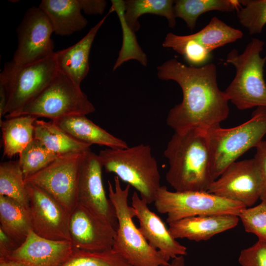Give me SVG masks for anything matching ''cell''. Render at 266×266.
<instances>
[{
    "label": "cell",
    "mask_w": 266,
    "mask_h": 266,
    "mask_svg": "<svg viewBox=\"0 0 266 266\" xmlns=\"http://www.w3.org/2000/svg\"><path fill=\"white\" fill-rule=\"evenodd\" d=\"M157 69L160 79L176 82L182 91V101L169 110L166 119L174 133L208 131L228 118L229 100L218 86L215 64L187 66L173 58Z\"/></svg>",
    "instance_id": "obj_1"
},
{
    "label": "cell",
    "mask_w": 266,
    "mask_h": 266,
    "mask_svg": "<svg viewBox=\"0 0 266 266\" xmlns=\"http://www.w3.org/2000/svg\"><path fill=\"white\" fill-rule=\"evenodd\" d=\"M169 168L166 178L177 192H208L214 181L207 131L174 133L164 151Z\"/></svg>",
    "instance_id": "obj_2"
},
{
    "label": "cell",
    "mask_w": 266,
    "mask_h": 266,
    "mask_svg": "<svg viewBox=\"0 0 266 266\" xmlns=\"http://www.w3.org/2000/svg\"><path fill=\"white\" fill-rule=\"evenodd\" d=\"M105 171L135 188L149 204L161 187L158 163L150 146L139 144L123 149L106 148L98 154Z\"/></svg>",
    "instance_id": "obj_3"
},
{
    "label": "cell",
    "mask_w": 266,
    "mask_h": 266,
    "mask_svg": "<svg viewBox=\"0 0 266 266\" xmlns=\"http://www.w3.org/2000/svg\"><path fill=\"white\" fill-rule=\"evenodd\" d=\"M120 179L114 177V185L108 181L109 199L115 210L118 227L112 249L132 266H161L168 263L152 247L133 222L136 214L128 203L131 186L122 188Z\"/></svg>",
    "instance_id": "obj_4"
},
{
    "label": "cell",
    "mask_w": 266,
    "mask_h": 266,
    "mask_svg": "<svg viewBox=\"0 0 266 266\" xmlns=\"http://www.w3.org/2000/svg\"><path fill=\"white\" fill-rule=\"evenodd\" d=\"M265 43L253 38L239 54L234 49L227 56L226 62L235 68V75L224 91L229 101L241 110L266 106V84L264 67L266 55L261 53Z\"/></svg>",
    "instance_id": "obj_5"
},
{
    "label": "cell",
    "mask_w": 266,
    "mask_h": 266,
    "mask_svg": "<svg viewBox=\"0 0 266 266\" xmlns=\"http://www.w3.org/2000/svg\"><path fill=\"white\" fill-rule=\"evenodd\" d=\"M214 180L266 135V106H260L245 122L231 128L220 126L207 131Z\"/></svg>",
    "instance_id": "obj_6"
},
{
    "label": "cell",
    "mask_w": 266,
    "mask_h": 266,
    "mask_svg": "<svg viewBox=\"0 0 266 266\" xmlns=\"http://www.w3.org/2000/svg\"><path fill=\"white\" fill-rule=\"evenodd\" d=\"M58 72L55 54L25 65L12 60L5 63L0 84L5 89L7 102L4 116H16L50 83Z\"/></svg>",
    "instance_id": "obj_7"
},
{
    "label": "cell",
    "mask_w": 266,
    "mask_h": 266,
    "mask_svg": "<svg viewBox=\"0 0 266 266\" xmlns=\"http://www.w3.org/2000/svg\"><path fill=\"white\" fill-rule=\"evenodd\" d=\"M95 111L94 105L80 85L58 71L50 83L16 116L31 115L55 121L72 115L86 116Z\"/></svg>",
    "instance_id": "obj_8"
},
{
    "label": "cell",
    "mask_w": 266,
    "mask_h": 266,
    "mask_svg": "<svg viewBox=\"0 0 266 266\" xmlns=\"http://www.w3.org/2000/svg\"><path fill=\"white\" fill-rule=\"evenodd\" d=\"M158 212L167 215L168 224L199 215L233 214L239 216L246 207L208 192H172L161 186L154 201Z\"/></svg>",
    "instance_id": "obj_9"
},
{
    "label": "cell",
    "mask_w": 266,
    "mask_h": 266,
    "mask_svg": "<svg viewBox=\"0 0 266 266\" xmlns=\"http://www.w3.org/2000/svg\"><path fill=\"white\" fill-rule=\"evenodd\" d=\"M85 152L60 156L45 168L26 178V183L34 185L46 192L70 213L78 203L79 168Z\"/></svg>",
    "instance_id": "obj_10"
},
{
    "label": "cell",
    "mask_w": 266,
    "mask_h": 266,
    "mask_svg": "<svg viewBox=\"0 0 266 266\" xmlns=\"http://www.w3.org/2000/svg\"><path fill=\"white\" fill-rule=\"evenodd\" d=\"M18 44L12 61L17 65L36 62L53 56L54 33L51 23L44 12L33 6L25 12L16 29Z\"/></svg>",
    "instance_id": "obj_11"
},
{
    "label": "cell",
    "mask_w": 266,
    "mask_h": 266,
    "mask_svg": "<svg viewBox=\"0 0 266 266\" xmlns=\"http://www.w3.org/2000/svg\"><path fill=\"white\" fill-rule=\"evenodd\" d=\"M32 230L54 240H69L70 213L52 196L39 187L26 183Z\"/></svg>",
    "instance_id": "obj_12"
},
{
    "label": "cell",
    "mask_w": 266,
    "mask_h": 266,
    "mask_svg": "<svg viewBox=\"0 0 266 266\" xmlns=\"http://www.w3.org/2000/svg\"><path fill=\"white\" fill-rule=\"evenodd\" d=\"M208 192L240 202L246 207L252 206L261 193V179L254 159L231 164L212 182Z\"/></svg>",
    "instance_id": "obj_13"
},
{
    "label": "cell",
    "mask_w": 266,
    "mask_h": 266,
    "mask_svg": "<svg viewBox=\"0 0 266 266\" xmlns=\"http://www.w3.org/2000/svg\"><path fill=\"white\" fill-rule=\"evenodd\" d=\"M102 168L98 155L91 150L84 153L79 168L78 203L117 229L118 221L115 210L110 200L107 198L103 185Z\"/></svg>",
    "instance_id": "obj_14"
},
{
    "label": "cell",
    "mask_w": 266,
    "mask_h": 266,
    "mask_svg": "<svg viewBox=\"0 0 266 266\" xmlns=\"http://www.w3.org/2000/svg\"><path fill=\"white\" fill-rule=\"evenodd\" d=\"M69 232L74 249L102 251L112 249L116 229L78 203L70 214Z\"/></svg>",
    "instance_id": "obj_15"
},
{
    "label": "cell",
    "mask_w": 266,
    "mask_h": 266,
    "mask_svg": "<svg viewBox=\"0 0 266 266\" xmlns=\"http://www.w3.org/2000/svg\"><path fill=\"white\" fill-rule=\"evenodd\" d=\"M131 199L139 230L149 245L167 263L177 256H186L187 247L172 236L161 218L149 209L146 201L136 192H133Z\"/></svg>",
    "instance_id": "obj_16"
},
{
    "label": "cell",
    "mask_w": 266,
    "mask_h": 266,
    "mask_svg": "<svg viewBox=\"0 0 266 266\" xmlns=\"http://www.w3.org/2000/svg\"><path fill=\"white\" fill-rule=\"evenodd\" d=\"M69 240H54L41 237L33 230L6 259L29 266H62L73 251Z\"/></svg>",
    "instance_id": "obj_17"
},
{
    "label": "cell",
    "mask_w": 266,
    "mask_h": 266,
    "mask_svg": "<svg viewBox=\"0 0 266 266\" xmlns=\"http://www.w3.org/2000/svg\"><path fill=\"white\" fill-rule=\"evenodd\" d=\"M239 217L233 214L199 215L168 224V230L176 239L186 238L195 241H206L214 235L233 229Z\"/></svg>",
    "instance_id": "obj_18"
},
{
    "label": "cell",
    "mask_w": 266,
    "mask_h": 266,
    "mask_svg": "<svg viewBox=\"0 0 266 266\" xmlns=\"http://www.w3.org/2000/svg\"><path fill=\"white\" fill-rule=\"evenodd\" d=\"M110 10L79 41L55 52L58 70L75 83L80 85L89 71V55L95 36Z\"/></svg>",
    "instance_id": "obj_19"
},
{
    "label": "cell",
    "mask_w": 266,
    "mask_h": 266,
    "mask_svg": "<svg viewBox=\"0 0 266 266\" xmlns=\"http://www.w3.org/2000/svg\"><path fill=\"white\" fill-rule=\"evenodd\" d=\"M52 121L76 140L90 145L97 144L112 149L129 147L125 141L98 126L86 115H72Z\"/></svg>",
    "instance_id": "obj_20"
},
{
    "label": "cell",
    "mask_w": 266,
    "mask_h": 266,
    "mask_svg": "<svg viewBox=\"0 0 266 266\" xmlns=\"http://www.w3.org/2000/svg\"><path fill=\"white\" fill-rule=\"evenodd\" d=\"M38 6L47 16L57 35H71L82 30L88 23L78 0H42Z\"/></svg>",
    "instance_id": "obj_21"
},
{
    "label": "cell",
    "mask_w": 266,
    "mask_h": 266,
    "mask_svg": "<svg viewBox=\"0 0 266 266\" xmlns=\"http://www.w3.org/2000/svg\"><path fill=\"white\" fill-rule=\"evenodd\" d=\"M36 119L31 115H20L6 118L0 123L3 156L11 158L19 155L32 141Z\"/></svg>",
    "instance_id": "obj_22"
},
{
    "label": "cell",
    "mask_w": 266,
    "mask_h": 266,
    "mask_svg": "<svg viewBox=\"0 0 266 266\" xmlns=\"http://www.w3.org/2000/svg\"><path fill=\"white\" fill-rule=\"evenodd\" d=\"M34 127V138L59 156L90 150L91 145L76 140L52 121L36 119Z\"/></svg>",
    "instance_id": "obj_23"
},
{
    "label": "cell",
    "mask_w": 266,
    "mask_h": 266,
    "mask_svg": "<svg viewBox=\"0 0 266 266\" xmlns=\"http://www.w3.org/2000/svg\"><path fill=\"white\" fill-rule=\"evenodd\" d=\"M0 228L19 245L32 230L29 208L3 196H0Z\"/></svg>",
    "instance_id": "obj_24"
},
{
    "label": "cell",
    "mask_w": 266,
    "mask_h": 266,
    "mask_svg": "<svg viewBox=\"0 0 266 266\" xmlns=\"http://www.w3.org/2000/svg\"><path fill=\"white\" fill-rule=\"evenodd\" d=\"M241 6L239 0H177L174 1L173 8L176 18L182 19L193 30L203 13L212 10L231 12Z\"/></svg>",
    "instance_id": "obj_25"
},
{
    "label": "cell",
    "mask_w": 266,
    "mask_h": 266,
    "mask_svg": "<svg viewBox=\"0 0 266 266\" xmlns=\"http://www.w3.org/2000/svg\"><path fill=\"white\" fill-rule=\"evenodd\" d=\"M174 1L172 0H128L125 1V18L134 32L140 28L138 18L143 14L150 13L165 17L169 27L176 25L174 12Z\"/></svg>",
    "instance_id": "obj_26"
},
{
    "label": "cell",
    "mask_w": 266,
    "mask_h": 266,
    "mask_svg": "<svg viewBox=\"0 0 266 266\" xmlns=\"http://www.w3.org/2000/svg\"><path fill=\"white\" fill-rule=\"evenodd\" d=\"M189 35L211 52L216 48L241 38L243 33L228 25L217 17H213L203 29Z\"/></svg>",
    "instance_id": "obj_27"
},
{
    "label": "cell",
    "mask_w": 266,
    "mask_h": 266,
    "mask_svg": "<svg viewBox=\"0 0 266 266\" xmlns=\"http://www.w3.org/2000/svg\"><path fill=\"white\" fill-rule=\"evenodd\" d=\"M0 196L10 198L29 208L27 185L18 160L0 163Z\"/></svg>",
    "instance_id": "obj_28"
},
{
    "label": "cell",
    "mask_w": 266,
    "mask_h": 266,
    "mask_svg": "<svg viewBox=\"0 0 266 266\" xmlns=\"http://www.w3.org/2000/svg\"><path fill=\"white\" fill-rule=\"evenodd\" d=\"M111 3L110 10L117 13L123 32L122 46L113 70H115L123 63L132 59L139 61L143 66H146L147 57L138 44L134 32L129 26L125 18V1L112 0Z\"/></svg>",
    "instance_id": "obj_29"
},
{
    "label": "cell",
    "mask_w": 266,
    "mask_h": 266,
    "mask_svg": "<svg viewBox=\"0 0 266 266\" xmlns=\"http://www.w3.org/2000/svg\"><path fill=\"white\" fill-rule=\"evenodd\" d=\"M163 46L170 48L182 55L190 66L203 65L210 59L211 52L189 35H178L168 33Z\"/></svg>",
    "instance_id": "obj_30"
},
{
    "label": "cell",
    "mask_w": 266,
    "mask_h": 266,
    "mask_svg": "<svg viewBox=\"0 0 266 266\" xmlns=\"http://www.w3.org/2000/svg\"><path fill=\"white\" fill-rule=\"evenodd\" d=\"M19 156L18 161L25 179L43 169L60 156L34 138Z\"/></svg>",
    "instance_id": "obj_31"
},
{
    "label": "cell",
    "mask_w": 266,
    "mask_h": 266,
    "mask_svg": "<svg viewBox=\"0 0 266 266\" xmlns=\"http://www.w3.org/2000/svg\"><path fill=\"white\" fill-rule=\"evenodd\" d=\"M62 266H132L112 249L90 251L74 248L69 258Z\"/></svg>",
    "instance_id": "obj_32"
},
{
    "label": "cell",
    "mask_w": 266,
    "mask_h": 266,
    "mask_svg": "<svg viewBox=\"0 0 266 266\" xmlns=\"http://www.w3.org/2000/svg\"><path fill=\"white\" fill-rule=\"evenodd\" d=\"M236 10L239 23L250 34L260 33L266 24V0H239Z\"/></svg>",
    "instance_id": "obj_33"
},
{
    "label": "cell",
    "mask_w": 266,
    "mask_h": 266,
    "mask_svg": "<svg viewBox=\"0 0 266 266\" xmlns=\"http://www.w3.org/2000/svg\"><path fill=\"white\" fill-rule=\"evenodd\" d=\"M245 231L256 235L258 240L266 243V200L251 207H245L239 216Z\"/></svg>",
    "instance_id": "obj_34"
},
{
    "label": "cell",
    "mask_w": 266,
    "mask_h": 266,
    "mask_svg": "<svg viewBox=\"0 0 266 266\" xmlns=\"http://www.w3.org/2000/svg\"><path fill=\"white\" fill-rule=\"evenodd\" d=\"M241 266H266V243L258 240L242 250L238 257Z\"/></svg>",
    "instance_id": "obj_35"
},
{
    "label": "cell",
    "mask_w": 266,
    "mask_h": 266,
    "mask_svg": "<svg viewBox=\"0 0 266 266\" xmlns=\"http://www.w3.org/2000/svg\"><path fill=\"white\" fill-rule=\"evenodd\" d=\"M253 159L261 182L260 199L266 200V140H262L256 147V153Z\"/></svg>",
    "instance_id": "obj_36"
},
{
    "label": "cell",
    "mask_w": 266,
    "mask_h": 266,
    "mask_svg": "<svg viewBox=\"0 0 266 266\" xmlns=\"http://www.w3.org/2000/svg\"><path fill=\"white\" fill-rule=\"evenodd\" d=\"M83 12L87 15L102 14L106 6L107 2L104 0H78Z\"/></svg>",
    "instance_id": "obj_37"
},
{
    "label": "cell",
    "mask_w": 266,
    "mask_h": 266,
    "mask_svg": "<svg viewBox=\"0 0 266 266\" xmlns=\"http://www.w3.org/2000/svg\"><path fill=\"white\" fill-rule=\"evenodd\" d=\"M19 245L0 228V259L7 258Z\"/></svg>",
    "instance_id": "obj_38"
},
{
    "label": "cell",
    "mask_w": 266,
    "mask_h": 266,
    "mask_svg": "<svg viewBox=\"0 0 266 266\" xmlns=\"http://www.w3.org/2000/svg\"><path fill=\"white\" fill-rule=\"evenodd\" d=\"M7 97L4 86L0 84V123L1 118L5 115V111L7 105Z\"/></svg>",
    "instance_id": "obj_39"
},
{
    "label": "cell",
    "mask_w": 266,
    "mask_h": 266,
    "mask_svg": "<svg viewBox=\"0 0 266 266\" xmlns=\"http://www.w3.org/2000/svg\"><path fill=\"white\" fill-rule=\"evenodd\" d=\"M161 266H187L184 256H179L171 260V261Z\"/></svg>",
    "instance_id": "obj_40"
},
{
    "label": "cell",
    "mask_w": 266,
    "mask_h": 266,
    "mask_svg": "<svg viewBox=\"0 0 266 266\" xmlns=\"http://www.w3.org/2000/svg\"><path fill=\"white\" fill-rule=\"evenodd\" d=\"M0 266H29L23 263L9 259H0Z\"/></svg>",
    "instance_id": "obj_41"
},
{
    "label": "cell",
    "mask_w": 266,
    "mask_h": 266,
    "mask_svg": "<svg viewBox=\"0 0 266 266\" xmlns=\"http://www.w3.org/2000/svg\"></svg>",
    "instance_id": "obj_42"
}]
</instances>
